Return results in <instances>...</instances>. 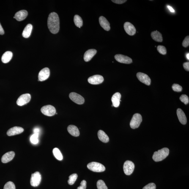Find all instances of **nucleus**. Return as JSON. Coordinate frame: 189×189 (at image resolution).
Masks as SVG:
<instances>
[{
    "instance_id": "f257e3e1",
    "label": "nucleus",
    "mask_w": 189,
    "mask_h": 189,
    "mask_svg": "<svg viewBox=\"0 0 189 189\" xmlns=\"http://www.w3.org/2000/svg\"><path fill=\"white\" fill-rule=\"evenodd\" d=\"M48 29L52 34H56L59 32L60 29V20L56 12L51 13L47 20Z\"/></svg>"
},
{
    "instance_id": "f03ea898",
    "label": "nucleus",
    "mask_w": 189,
    "mask_h": 189,
    "mask_svg": "<svg viewBox=\"0 0 189 189\" xmlns=\"http://www.w3.org/2000/svg\"><path fill=\"white\" fill-rule=\"evenodd\" d=\"M169 154V149L168 148H163L154 153L153 160L155 162H159L164 160Z\"/></svg>"
},
{
    "instance_id": "7ed1b4c3",
    "label": "nucleus",
    "mask_w": 189,
    "mask_h": 189,
    "mask_svg": "<svg viewBox=\"0 0 189 189\" xmlns=\"http://www.w3.org/2000/svg\"><path fill=\"white\" fill-rule=\"evenodd\" d=\"M87 167L88 169L94 172H103L105 170V167L103 165L96 162H91L88 164Z\"/></svg>"
},
{
    "instance_id": "20e7f679",
    "label": "nucleus",
    "mask_w": 189,
    "mask_h": 189,
    "mask_svg": "<svg viewBox=\"0 0 189 189\" xmlns=\"http://www.w3.org/2000/svg\"><path fill=\"white\" fill-rule=\"evenodd\" d=\"M142 121V117L141 115L139 113H135L130 122V126L132 129L138 128Z\"/></svg>"
},
{
    "instance_id": "39448f33",
    "label": "nucleus",
    "mask_w": 189,
    "mask_h": 189,
    "mask_svg": "<svg viewBox=\"0 0 189 189\" xmlns=\"http://www.w3.org/2000/svg\"><path fill=\"white\" fill-rule=\"evenodd\" d=\"M42 113L45 115L52 116L54 115L56 113V110L52 105H45L41 109Z\"/></svg>"
},
{
    "instance_id": "423d86ee",
    "label": "nucleus",
    "mask_w": 189,
    "mask_h": 189,
    "mask_svg": "<svg viewBox=\"0 0 189 189\" xmlns=\"http://www.w3.org/2000/svg\"><path fill=\"white\" fill-rule=\"evenodd\" d=\"M135 165L133 162L130 160H127L124 163L123 170L124 173L127 175H130L133 172Z\"/></svg>"
},
{
    "instance_id": "0eeeda50",
    "label": "nucleus",
    "mask_w": 189,
    "mask_h": 189,
    "mask_svg": "<svg viewBox=\"0 0 189 189\" xmlns=\"http://www.w3.org/2000/svg\"><path fill=\"white\" fill-rule=\"evenodd\" d=\"M42 180V177L40 173L36 172L32 174L31 178L30 183L33 187H37L40 184Z\"/></svg>"
},
{
    "instance_id": "6e6552de",
    "label": "nucleus",
    "mask_w": 189,
    "mask_h": 189,
    "mask_svg": "<svg viewBox=\"0 0 189 189\" xmlns=\"http://www.w3.org/2000/svg\"><path fill=\"white\" fill-rule=\"evenodd\" d=\"M31 96L29 94H22L18 98L17 100V103L19 106H21L26 105L30 101Z\"/></svg>"
},
{
    "instance_id": "1a4fd4ad",
    "label": "nucleus",
    "mask_w": 189,
    "mask_h": 189,
    "mask_svg": "<svg viewBox=\"0 0 189 189\" xmlns=\"http://www.w3.org/2000/svg\"><path fill=\"white\" fill-rule=\"evenodd\" d=\"M69 97L72 101L78 105H82L84 103V98L76 93L74 92L70 93L69 94Z\"/></svg>"
},
{
    "instance_id": "9d476101",
    "label": "nucleus",
    "mask_w": 189,
    "mask_h": 189,
    "mask_svg": "<svg viewBox=\"0 0 189 189\" xmlns=\"http://www.w3.org/2000/svg\"><path fill=\"white\" fill-rule=\"evenodd\" d=\"M137 77L140 81L147 86L151 84V80L148 76L142 72H139L137 74Z\"/></svg>"
},
{
    "instance_id": "9b49d317",
    "label": "nucleus",
    "mask_w": 189,
    "mask_h": 189,
    "mask_svg": "<svg viewBox=\"0 0 189 189\" xmlns=\"http://www.w3.org/2000/svg\"><path fill=\"white\" fill-rule=\"evenodd\" d=\"M115 59L118 62L122 64H129L132 62L131 58L122 54H116L115 56Z\"/></svg>"
},
{
    "instance_id": "f8f14e48",
    "label": "nucleus",
    "mask_w": 189,
    "mask_h": 189,
    "mask_svg": "<svg viewBox=\"0 0 189 189\" xmlns=\"http://www.w3.org/2000/svg\"><path fill=\"white\" fill-rule=\"evenodd\" d=\"M104 81L103 77L101 75H96L89 77L88 79V82L91 84L97 85L100 84Z\"/></svg>"
},
{
    "instance_id": "ddd939ff",
    "label": "nucleus",
    "mask_w": 189,
    "mask_h": 189,
    "mask_svg": "<svg viewBox=\"0 0 189 189\" xmlns=\"http://www.w3.org/2000/svg\"><path fill=\"white\" fill-rule=\"evenodd\" d=\"M124 27L126 32L129 35L133 36L136 33V30L135 26L130 22H127L124 23Z\"/></svg>"
},
{
    "instance_id": "4468645a",
    "label": "nucleus",
    "mask_w": 189,
    "mask_h": 189,
    "mask_svg": "<svg viewBox=\"0 0 189 189\" xmlns=\"http://www.w3.org/2000/svg\"><path fill=\"white\" fill-rule=\"evenodd\" d=\"M50 76V69L45 68L40 71L39 74L38 79L39 81H43L46 80Z\"/></svg>"
},
{
    "instance_id": "2eb2a0df",
    "label": "nucleus",
    "mask_w": 189,
    "mask_h": 189,
    "mask_svg": "<svg viewBox=\"0 0 189 189\" xmlns=\"http://www.w3.org/2000/svg\"><path fill=\"white\" fill-rule=\"evenodd\" d=\"M24 129L21 127H15L9 129L7 131V134L9 136H13V135L19 134L22 133Z\"/></svg>"
},
{
    "instance_id": "dca6fc26",
    "label": "nucleus",
    "mask_w": 189,
    "mask_h": 189,
    "mask_svg": "<svg viewBox=\"0 0 189 189\" xmlns=\"http://www.w3.org/2000/svg\"><path fill=\"white\" fill-rule=\"evenodd\" d=\"M15 156V153L13 151L6 153L1 158V161L3 163H6L11 161Z\"/></svg>"
},
{
    "instance_id": "f3484780",
    "label": "nucleus",
    "mask_w": 189,
    "mask_h": 189,
    "mask_svg": "<svg viewBox=\"0 0 189 189\" xmlns=\"http://www.w3.org/2000/svg\"><path fill=\"white\" fill-rule=\"evenodd\" d=\"M99 20L101 26L105 30L109 31L110 29V24L108 20L103 16H101L99 18Z\"/></svg>"
},
{
    "instance_id": "a211bd4d",
    "label": "nucleus",
    "mask_w": 189,
    "mask_h": 189,
    "mask_svg": "<svg viewBox=\"0 0 189 189\" xmlns=\"http://www.w3.org/2000/svg\"><path fill=\"white\" fill-rule=\"evenodd\" d=\"M28 12L25 10L19 11L15 14L14 18L18 21H21L24 20L27 16Z\"/></svg>"
},
{
    "instance_id": "6ab92c4d",
    "label": "nucleus",
    "mask_w": 189,
    "mask_h": 189,
    "mask_svg": "<svg viewBox=\"0 0 189 189\" xmlns=\"http://www.w3.org/2000/svg\"><path fill=\"white\" fill-rule=\"evenodd\" d=\"M177 115L180 122L183 125H185L187 122V118L185 113L181 109H178L177 110Z\"/></svg>"
},
{
    "instance_id": "aec40b11",
    "label": "nucleus",
    "mask_w": 189,
    "mask_h": 189,
    "mask_svg": "<svg viewBox=\"0 0 189 189\" xmlns=\"http://www.w3.org/2000/svg\"><path fill=\"white\" fill-rule=\"evenodd\" d=\"M97 50L94 49H90L87 50L84 53V60L86 62L90 61L97 53Z\"/></svg>"
},
{
    "instance_id": "412c9836",
    "label": "nucleus",
    "mask_w": 189,
    "mask_h": 189,
    "mask_svg": "<svg viewBox=\"0 0 189 189\" xmlns=\"http://www.w3.org/2000/svg\"><path fill=\"white\" fill-rule=\"evenodd\" d=\"M121 95L119 92H116L113 94L111 98L112 102L113 107L117 108L119 106L120 102L121 101L120 100Z\"/></svg>"
},
{
    "instance_id": "4be33fe9",
    "label": "nucleus",
    "mask_w": 189,
    "mask_h": 189,
    "mask_svg": "<svg viewBox=\"0 0 189 189\" xmlns=\"http://www.w3.org/2000/svg\"><path fill=\"white\" fill-rule=\"evenodd\" d=\"M68 131L71 135L74 137H78L80 135V131L78 127L74 125L68 126L67 128Z\"/></svg>"
},
{
    "instance_id": "5701e85b",
    "label": "nucleus",
    "mask_w": 189,
    "mask_h": 189,
    "mask_svg": "<svg viewBox=\"0 0 189 189\" xmlns=\"http://www.w3.org/2000/svg\"><path fill=\"white\" fill-rule=\"evenodd\" d=\"M151 37L156 42H163V38L162 34L158 31L152 32L151 33Z\"/></svg>"
},
{
    "instance_id": "b1692460",
    "label": "nucleus",
    "mask_w": 189,
    "mask_h": 189,
    "mask_svg": "<svg viewBox=\"0 0 189 189\" xmlns=\"http://www.w3.org/2000/svg\"><path fill=\"white\" fill-rule=\"evenodd\" d=\"M98 136L99 139L103 143H108L109 141V138L108 135L102 130H100L98 132Z\"/></svg>"
},
{
    "instance_id": "393cba45",
    "label": "nucleus",
    "mask_w": 189,
    "mask_h": 189,
    "mask_svg": "<svg viewBox=\"0 0 189 189\" xmlns=\"http://www.w3.org/2000/svg\"><path fill=\"white\" fill-rule=\"evenodd\" d=\"M12 56L13 53L11 52H6L3 54L1 57V61L5 64L8 63L12 59Z\"/></svg>"
},
{
    "instance_id": "a878e982",
    "label": "nucleus",
    "mask_w": 189,
    "mask_h": 189,
    "mask_svg": "<svg viewBox=\"0 0 189 189\" xmlns=\"http://www.w3.org/2000/svg\"><path fill=\"white\" fill-rule=\"evenodd\" d=\"M33 28L32 25L28 24L26 26L23 31L22 36L25 38H28L30 36Z\"/></svg>"
},
{
    "instance_id": "bb28decb",
    "label": "nucleus",
    "mask_w": 189,
    "mask_h": 189,
    "mask_svg": "<svg viewBox=\"0 0 189 189\" xmlns=\"http://www.w3.org/2000/svg\"><path fill=\"white\" fill-rule=\"evenodd\" d=\"M74 22L77 27L80 28L82 26L83 23V20L81 17L78 15H75L74 17Z\"/></svg>"
},
{
    "instance_id": "cd10ccee",
    "label": "nucleus",
    "mask_w": 189,
    "mask_h": 189,
    "mask_svg": "<svg viewBox=\"0 0 189 189\" xmlns=\"http://www.w3.org/2000/svg\"><path fill=\"white\" fill-rule=\"evenodd\" d=\"M53 152L54 155L57 160H63L62 154L58 148H54L53 149Z\"/></svg>"
},
{
    "instance_id": "c85d7f7f",
    "label": "nucleus",
    "mask_w": 189,
    "mask_h": 189,
    "mask_svg": "<svg viewBox=\"0 0 189 189\" xmlns=\"http://www.w3.org/2000/svg\"><path fill=\"white\" fill-rule=\"evenodd\" d=\"M78 177V174L76 173H74V174H72L69 176V179L68 181L69 185H73L76 181Z\"/></svg>"
},
{
    "instance_id": "c756f323",
    "label": "nucleus",
    "mask_w": 189,
    "mask_h": 189,
    "mask_svg": "<svg viewBox=\"0 0 189 189\" xmlns=\"http://www.w3.org/2000/svg\"><path fill=\"white\" fill-rule=\"evenodd\" d=\"M39 134L34 133L31 137L30 140L31 142L34 144H37L39 142Z\"/></svg>"
},
{
    "instance_id": "7c9ffc66",
    "label": "nucleus",
    "mask_w": 189,
    "mask_h": 189,
    "mask_svg": "<svg viewBox=\"0 0 189 189\" xmlns=\"http://www.w3.org/2000/svg\"><path fill=\"white\" fill-rule=\"evenodd\" d=\"M97 186L98 189H108V187H107L105 182L101 180L97 181Z\"/></svg>"
},
{
    "instance_id": "2f4dec72",
    "label": "nucleus",
    "mask_w": 189,
    "mask_h": 189,
    "mask_svg": "<svg viewBox=\"0 0 189 189\" xmlns=\"http://www.w3.org/2000/svg\"><path fill=\"white\" fill-rule=\"evenodd\" d=\"M157 50L159 53L162 55H166L167 53L166 49L163 46L159 45L157 47Z\"/></svg>"
},
{
    "instance_id": "473e14b6",
    "label": "nucleus",
    "mask_w": 189,
    "mask_h": 189,
    "mask_svg": "<svg viewBox=\"0 0 189 189\" xmlns=\"http://www.w3.org/2000/svg\"><path fill=\"white\" fill-rule=\"evenodd\" d=\"M4 189H16L15 185L12 182H9L4 185Z\"/></svg>"
},
{
    "instance_id": "72a5a7b5",
    "label": "nucleus",
    "mask_w": 189,
    "mask_h": 189,
    "mask_svg": "<svg viewBox=\"0 0 189 189\" xmlns=\"http://www.w3.org/2000/svg\"><path fill=\"white\" fill-rule=\"evenodd\" d=\"M180 100L186 105L189 103V98L188 96L186 94H182L180 97Z\"/></svg>"
},
{
    "instance_id": "f704fd0d",
    "label": "nucleus",
    "mask_w": 189,
    "mask_h": 189,
    "mask_svg": "<svg viewBox=\"0 0 189 189\" xmlns=\"http://www.w3.org/2000/svg\"><path fill=\"white\" fill-rule=\"evenodd\" d=\"M172 88L173 90L176 92H181L182 90V86L178 84H174L172 85Z\"/></svg>"
},
{
    "instance_id": "c9c22d12",
    "label": "nucleus",
    "mask_w": 189,
    "mask_h": 189,
    "mask_svg": "<svg viewBox=\"0 0 189 189\" xmlns=\"http://www.w3.org/2000/svg\"><path fill=\"white\" fill-rule=\"evenodd\" d=\"M156 186L154 183H151L143 187V189H156Z\"/></svg>"
},
{
    "instance_id": "e433bc0d",
    "label": "nucleus",
    "mask_w": 189,
    "mask_h": 189,
    "mask_svg": "<svg viewBox=\"0 0 189 189\" xmlns=\"http://www.w3.org/2000/svg\"><path fill=\"white\" fill-rule=\"evenodd\" d=\"M182 46L184 47H188L189 45V36H187L184 39L182 43Z\"/></svg>"
},
{
    "instance_id": "4c0bfd02",
    "label": "nucleus",
    "mask_w": 189,
    "mask_h": 189,
    "mask_svg": "<svg viewBox=\"0 0 189 189\" xmlns=\"http://www.w3.org/2000/svg\"><path fill=\"white\" fill-rule=\"evenodd\" d=\"M80 186L79 187H78L77 189H86V181L85 180H83L82 181Z\"/></svg>"
},
{
    "instance_id": "58836bf2",
    "label": "nucleus",
    "mask_w": 189,
    "mask_h": 189,
    "mask_svg": "<svg viewBox=\"0 0 189 189\" xmlns=\"http://www.w3.org/2000/svg\"><path fill=\"white\" fill-rule=\"evenodd\" d=\"M111 1L116 4H122L127 1L126 0H112Z\"/></svg>"
},
{
    "instance_id": "ea45409f",
    "label": "nucleus",
    "mask_w": 189,
    "mask_h": 189,
    "mask_svg": "<svg viewBox=\"0 0 189 189\" xmlns=\"http://www.w3.org/2000/svg\"><path fill=\"white\" fill-rule=\"evenodd\" d=\"M183 67L184 69L187 71H189V62H186L184 63Z\"/></svg>"
},
{
    "instance_id": "a19ab883",
    "label": "nucleus",
    "mask_w": 189,
    "mask_h": 189,
    "mask_svg": "<svg viewBox=\"0 0 189 189\" xmlns=\"http://www.w3.org/2000/svg\"><path fill=\"white\" fill-rule=\"evenodd\" d=\"M4 34V29H3V28L2 26H1V23H0V35H2Z\"/></svg>"
},
{
    "instance_id": "79ce46f5",
    "label": "nucleus",
    "mask_w": 189,
    "mask_h": 189,
    "mask_svg": "<svg viewBox=\"0 0 189 189\" xmlns=\"http://www.w3.org/2000/svg\"><path fill=\"white\" fill-rule=\"evenodd\" d=\"M40 129L38 128H36L34 129V133H37L39 134V132H40Z\"/></svg>"
},
{
    "instance_id": "37998d69",
    "label": "nucleus",
    "mask_w": 189,
    "mask_h": 189,
    "mask_svg": "<svg viewBox=\"0 0 189 189\" xmlns=\"http://www.w3.org/2000/svg\"><path fill=\"white\" fill-rule=\"evenodd\" d=\"M167 6H168V8L169 9L170 11L172 13L174 12V9H173L172 7H171V6H170L169 5H168Z\"/></svg>"
},
{
    "instance_id": "c03bdc74",
    "label": "nucleus",
    "mask_w": 189,
    "mask_h": 189,
    "mask_svg": "<svg viewBox=\"0 0 189 189\" xmlns=\"http://www.w3.org/2000/svg\"><path fill=\"white\" fill-rule=\"evenodd\" d=\"M187 59L189 60V54L188 53L187 55Z\"/></svg>"
}]
</instances>
